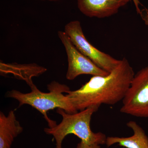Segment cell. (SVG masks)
Wrapping results in <instances>:
<instances>
[{"mask_svg":"<svg viewBox=\"0 0 148 148\" xmlns=\"http://www.w3.org/2000/svg\"><path fill=\"white\" fill-rule=\"evenodd\" d=\"M132 66L125 58L107 75L92 76L88 82L66 94L77 111L102 104L115 105L122 101L135 76Z\"/></svg>","mask_w":148,"mask_h":148,"instance_id":"cell-1","label":"cell"},{"mask_svg":"<svg viewBox=\"0 0 148 148\" xmlns=\"http://www.w3.org/2000/svg\"><path fill=\"white\" fill-rule=\"evenodd\" d=\"M31 92L23 93L18 90H12L7 93L6 96L13 98L19 102V106L28 105L41 113L47 122L49 127L57 125L56 121L51 119L47 115L48 111L55 109H61L68 113L77 112L69 98L63 93L70 90L68 86L57 82H52L47 85L49 92L40 91L34 83L29 86Z\"/></svg>","mask_w":148,"mask_h":148,"instance_id":"cell-2","label":"cell"},{"mask_svg":"<svg viewBox=\"0 0 148 148\" xmlns=\"http://www.w3.org/2000/svg\"><path fill=\"white\" fill-rule=\"evenodd\" d=\"M99 107L92 106L73 114L68 113L62 109H57L56 112L62 116V121L53 127L45 128L44 132L53 136L56 141V148H62L63 140L70 134L76 135L81 141L88 144H106V135L101 132L95 133L90 128L91 117Z\"/></svg>","mask_w":148,"mask_h":148,"instance_id":"cell-3","label":"cell"},{"mask_svg":"<svg viewBox=\"0 0 148 148\" xmlns=\"http://www.w3.org/2000/svg\"><path fill=\"white\" fill-rule=\"evenodd\" d=\"M64 32L78 50L104 71L111 73L119 65L121 60L102 52L88 41L80 21L74 20L67 23L64 27Z\"/></svg>","mask_w":148,"mask_h":148,"instance_id":"cell-4","label":"cell"},{"mask_svg":"<svg viewBox=\"0 0 148 148\" xmlns=\"http://www.w3.org/2000/svg\"><path fill=\"white\" fill-rule=\"evenodd\" d=\"M122 102L121 112L148 117V66L135 74Z\"/></svg>","mask_w":148,"mask_h":148,"instance_id":"cell-5","label":"cell"},{"mask_svg":"<svg viewBox=\"0 0 148 148\" xmlns=\"http://www.w3.org/2000/svg\"><path fill=\"white\" fill-rule=\"evenodd\" d=\"M58 35L65 47L68 58V68L66 75L67 79L73 80L84 74L104 76L110 73L98 67L78 50L65 32L58 31Z\"/></svg>","mask_w":148,"mask_h":148,"instance_id":"cell-6","label":"cell"},{"mask_svg":"<svg viewBox=\"0 0 148 148\" xmlns=\"http://www.w3.org/2000/svg\"><path fill=\"white\" fill-rule=\"evenodd\" d=\"M80 11L89 17L104 18L118 12L131 0H77Z\"/></svg>","mask_w":148,"mask_h":148,"instance_id":"cell-7","label":"cell"},{"mask_svg":"<svg viewBox=\"0 0 148 148\" xmlns=\"http://www.w3.org/2000/svg\"><path fill=\"white\" fill-rule=\"evenodd\" d=\"M47 69L36 64H20L16 63H0L1 75L12 74L16 78L25 81L30 86L34 83L32 78L45 73Z\"/></svg>","mask_w":148,"mask_h":148,"instance_id":"cell-8","label":"cell"},{"mask_svg":"<svg viewBox=\"0 0 148 148\" xmlns=\"http://www.w3.org/2000/svg\"><path fill=\"white\" fill-rule=\"evenodd\" d=\"M23 128L16 119L14 111L7 116L0 112V148H11L14 139L23 132Z\"/></svg>","mask_w":148,"mask_h":148,"instance_id":"cell-9","label":"cell"},{"mask_svg":"<svg viewBox=\"0 0 148 148\" xmlns=\"http://www.w3.org/2000/svg\"><path fill=\"white\" fill-rule=\"evenodd\" d=\"M127 126L132 130L133 135L127 138L107 137V147L118 144L119 146L126 148H148V137L143 128L132 121L128 122Z\"/></svg>","mask_w":148,"mask_h":148,"instance_id":"cell-10","label":"cell"},{"mask_svg":"<svg viewBox=\"0 0 148 148\" xmlns=\"http://www.w3.org/2000/svg\"><path fill=\"white\" fill-rule=\"evenodd\" d=\"M75 148H101L100 145L98 144H90L85 143L82 141L77 145V147Z\"/></svg>","mask_w":148,"mask_h":148,"instance_id":"cell-11","label":"cell"},{"mask_svg":"<svg viewBox=\"0 0 148 148\" xmlns=\"http://www.w3.org/2000/svg\"><path fill=\"white\" fill-rule=\"evenodd\" d=\"M140 14L145 24L148 26V10L146 8L143 9Z\"/></svg>","mask_w":148,"mask_h":148,"instance_id":"cell-12","label":"cell"},{"mask_svg":"<svg viewBox=\"0 0 148 148\" xmlns=\"http://www.w3.org/2000/svg\"><path fill=\"white\" fill-rule=\"evenodd\" d=\"M132 1H133L134 5H135L137 13L138 14H140V13H141V10H140V7H139V5H140V4H141L140 1L139 0H132Z\"/></svg>","mask_w":148,"mask_h":148,"instance_id":"cell-13","label":"cell"},{"mask_svg":"<svg viewBox=\"0 0 148 148\" xmlns=\"http://www.w3.org/2000/svg\"><path fill=\"white\" fill-rule=\"evenodd\" d=\"M41 1H61V0H41Z\"/></svg>","mask_w":148,"mask_h":148,"instance_id":"cell-14","label":"cell"}]
</instances>
